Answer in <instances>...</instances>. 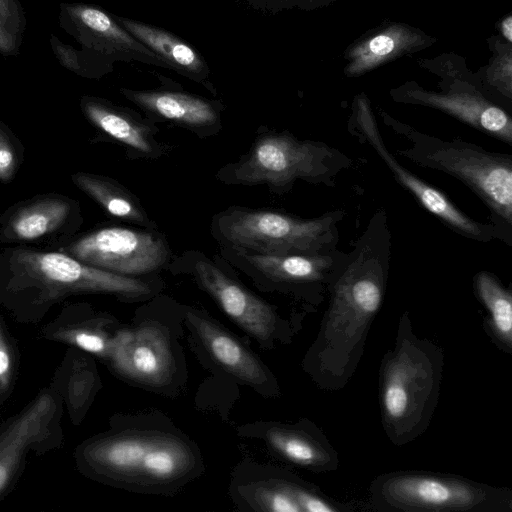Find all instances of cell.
<instances>
[{"mask_svg":"<svg viewBox=\"0 0 512 512\" xmlns=\"http://www.w3.org/2000/svg\"><path fill=\"white\" fill-rule=\"evenodd\" d=\"M391 247L387 213L379 208L329 282L328 307L301 361L304 373L321 390L343 389L359 366L384 301Z\"/></svg>","mask_w":512,"mask_h":512,"instance_id":"cell-1","label":"cell"},{"mask_svg":"<svg viewBox=\"0 0 512 512\" xmlns=\"http://www.w3.org/2000/svg\"><path fill=\"white\" fill-rule=\"evenodd\" d=\"M78 472L130 493L173 496L206 471L198 444L161 411L114 414L73 452Z\"/></svg>","mask_w":512,"mask_h":512,"instance_id":"cell-2","label":"cell"},{"mask_svg":"<svg viewBox=\"0 0 512 512\" xmlns=\"http://www.w3.org/2000/svg\"><path fill=\"white\" fill-rule=\"evenodd\" d=\"M16 259L9 277L0 281V304L23 324L40 322L54 304L73 295L105 294L144 303L165 289L159 274L127 277L59 252L21 251Z\"/></svg>","mask_w":512,"mask_h":512,"instance_id":"cell-3","label":"cell"},{"mask_svg":"<svg viewBox=\"0 0 512 512\" xmlns=\"http://www.w3.org/2000/svg\"><path fill=\"white\" fill-rule=\"evenodd\" d=\"M443 365V349L415 334L409 312H403L394 346L379 368L381 423L393 445L414 441L430 425L439 402Z\"/></svg>","mask_w":512,"mask_h":512,"instance_id":"cell-4","label":"cell"},{"mask_svg":"<svg viewBox=\"0 0 512 512\" xmlns=\"http://www.w3.org/2000/svg\"><path fill=\"white\" fill-rule=\"evenodd\" d=\"M184 335L182 304L158 294L137 308L130 324L119 327L104 363L132 386L176 398L189 378Z\"/></svg>","mask_w":512,"mask_h":512,"instance_id":"cell-5","label":"cell"},{"mask_svg":"<svg viewBox=\"0 0 512 512\" xmlns=\"http://www.w3.org/2000/svg\"><path fill=\"white\" fill-rule=\"evenodd\" d=\"M384 124L409 145L398 156L428 169L446 173L469 188L487 207L490 222L512 239V156L454 138L426 134L381 112Z\"/></svg>","mask_w":512,"mask_h":512,"instance_id":"cell-6","label":"cell"},{"mask_svg":"<svg viewBox=\"0 0 512 512\" xmlns=\"http://www.w3.org/2000/svg\"><path fill=\"white\" fill-rule=\"evenodd\" d=\"M352 164L350 157L322 141L268 130L259 133L237 161L222 167L216 178L228 185H266L284 194L299 180L334 187L336 177Z\"/></svg>","mask_w":512,"mask_h":512,"instance_id":"cell-7","label":"cell"},{"mask_svg":"<svg viewBox=\"0 0 512 512\" xmlns=\"http://www.w3.org/2000/svg\"><path fill=\"white\" fill-rule=\"evenodd\" d=\"M344 211L305 219L284 212L231 206L215 214L211 234L218 245L267 255H313L336 250Z\"/></svg>","mask_w":512,"mask_h":512,"instance_id":"cell-8","label":"cell"},{"mask_svg":"<svg viewBox=\"0 0 512 512\" xmlns=\"http://www.w3.org/2000/svg\"><path fill=\"white\" fill-rule=\"evenodd\" d=\"M168 270L174 275L190 276L226 317L263 351L291 344L309 312L283 314L276 305L256 295L229 273L220 259H211L197 250L174 256Z\"/></svg>","mask_w":512,"mask_h":512,"instance_id":"cell-9","label":"cell"},{"mask_svg":"<svg viewBox=\"0 0 512 512\" xmlns=\"http://www.w3.org/2000/svg\"><path fill=\"white\" fill-rule=\"evenodd\" d=\"M369 505L382 512H512V490L452 474L393 471L370 483Z\"/></svg>","mask_w":512,"mask_h":512,"instance_id":"cell-10","label":"cell"},{"mask_svg":"<svg viewBox=\"0 0 512 512\" xmlns=\"http://www.w3.org/2000/svg\"><path fill=\"white\" fill-rule=\"evenodd\" d=\"M347 130L359 143L367 145L389 169L395 181L402 186L427 212L458 235L472 241L488 243L501 240L512 244L497 226L483 223L469 217L457 207L440 189L432 186L411 172L387 147L371 110L370 102L364 95L355 99Z\"/></svg>","mask_w":512,"mask_h":512,"instance_id":"cell-11","label":"cell"},{"mask_svg":"<svg viewBox=\"0 0 512 512\" xmlns=\"http://www.w3.org/2000/svg\"><path fill=\"white\" fill-rule=\"evenodd\" d=\"M182 314L190 347L207 370L265 399L280 397L276 375L240 337L205 310L182 304Z\"/></svg>","mask_w":512,"mask_h":512,"instance_id":"cell-12","label":"cell"},{"mask_svg":"<svg viewBox=\"0 0 512 512\" xmlns=\"http://www.w3.org/2000/svg\"><path fill=\"white\" fill-rule=\"evenodd\" d=\"M228 495L243 512H351L292 471L256 461L240 460L233 468Z\"/></svg>","mask_w":512,"mask_h":512,"instance_id":"cell-13","label":"cell"},{"mask_svg":"<svg viewBox=\"0 0 512 512\" xmlns=\"http://www.w3.org/2000/svg\"><path fill=\"white\" fill-rule=\"evenodd\" d=\"M345 253L267 255L219 245V256L261 291L289 296L313 309L323 300Z\"/></svg>","mask_w":512,"mask_h":512,"instance_id":"cell-14","label":"cell"},{"mask_svg":"<svg viewBox=\"0 0 512 512\" xmlns=\"http://www.w3.org/2000/svg\"><path fill=\"white\" fill-rule=\"evenodd\" d=\"M62 400L49 383L0 424V501L15 489L27 458L60 449L64 443Z\"/></svg>","mask_w":512,"mask_h":512,"instance_id":"cell-15","label":"cell"},{"mask_svg":"<svg viewBox=\"0 0 512 512\" xmlns=\"http://www.w3.org/2000/svg\"><path fill=\"white\" fill-rule=\"evenodd\" d=\"M66 250L87 265L127 277L159 274L169 268L174 257L157 229L123 226L95 230Z\"/></svg>","mask_w":512,"mask_h":512,"instance_id":"cell-16","label":"cell"},{"mask_svg":"<svg viewBox=\"0 0 512 512\" xmlns=\"http://www.w3.org/2000/svg\"><path fill=\"white\" fill-rule=\"evenodd\" d=\"M240 438L261 443L275 458L313 473L337 470L339 456L322 430L307 418L295 422L256 420L235 429Z\"/></svg>","mask_w":512,"mask_h":512,"instance_id":"cell-17","label":"cell"},{"mask_svg":"<svg viewBox=\"0 0 512 512\" xmlns=\"http://www.w3.org/2000/svg\"><path fill=\"white\" fill-rule=\"evenodd\" d=\"M60 27L81 48L111 61L140 62L167 68L150 49L125 30L113 17L99 7L83 3H61Z\"/></svg>","mask_w":512,"mask_h":512,"instance_id":"cell-18","label":"cell"},{"mask_svg":"<svg viewBox=\"0 0 512 512\" xmlns=\"http://www.w3.org/2000/svg\"><path fill=\"white\" fill-rule=\"evenodd\" d=\"M395 98L410 104L437 109L471 128L512 145V119L501 107L486 99L474 87L454 83L446 92L405 87Z\"/></svg>","mask_w":512,"mask_h":512,"instance_id":"cell-19","label":"cell"},{"mask_svg":"<svg viewBox=\"0 0 512 512\" xmlns=\"http://www.w3.org/2000/svg\"><path fill=\"white\" fill-rule=\"evenodd\" d=\"M119 92L154 123L169 122L200 138L215 135L221 130L222 105L218 101L175 90L120 88Z\"/></svg>","mask_w":512,"mask_h":512,"instance_id":"cell-20","label":"cell"},{"mask_svg":"<svg viewBox=\"0 0 512 512\" xmlns=\"http://www.w3.org/2000/svg\"><path fill=\"white\" fill-rule=\"evenodd\" d=\"M121 325L109 313L96 311L88 304H75L64 308L43 325L39 337L80 349L104 363Z\"/></svg>","mask_w":512,"mask_h":512,"instance_id":"cell-21","label":"cell"},{"mask_svg":"<svg viewBox=\"0 0 512 512\" xmlns=\"http://www.w3.org/2000/svg\"><path fill=\"white\" fill-rule=\"evenodd\" d=\"M81 107L97 128L124 145L132 156L155 159L169 149L156 137L159 132L156 123L129 108L92 96H84Z\"/></svg>","mask_w":512,"mask_h":512,"instance_id":"cell-22","label":"cell"},{"mask_svg":"<svg viewBox=\"0 0 512 512\" xmlns=\"http://www.w3.org/2000/svg\"><path fill=\"white\" fill-rule=\"evenodd\" d=\"M49 383L75 426L86 418L103 386L95 357L73 347H68Z\"/></svg>","mask_w":512,"mask_h":512,"instance_id":"cell-23","label":"cell"},{"mask_svg":"<svg viewBox=\"0 0 512 512\" xmlns=\"http://www.w3.org/2000/svg\"><path fill=\"white\" fill-rule=\"evenodd\" d=\"M115 20L139 42L156 54L168 69L197 82L210 91L211 70L203 56L174 33L131 18L113 15Z\"/></svg>","mask_w":512,"mask_h":512,"instance_id":"cell-24","label":"cell"},{"mask_svg":"<svg viewBox=\"0 0 512 512\" xmlns=\"http://www.w3.org/2000/svg\"><path fill=\"white\" fill-rule=\"evenodd\" d=\"M474 292L485 307L488 317L485 330L494 344L512 353V291L496 275L482 270L473 277Z\"/></svg>","mask_w":512,"mask_h":512,"instance_id":"cell-25","label":"cell"},{"mask_svg":"<svg viewBox=\"0 0 512 512\" xmlns=\"http://www.w3.org/2000/svg\"><path fill=\"white\" fill-rule=\"evenodd\" d=\"M73 181L110 215L142 228L157 229L140 200L118 182L87 173H77Z\"/></svg>","mask_w":512,"mask_h":512,"instance_id":"cell-26","label":"cell"},{"mask_svg":"<svg viewBox=\"0 0 512 512\" xmlns=\"http://www.w3.org/2000/svg\"><path fill=\"white\" fill-rule=\"evenodd\" d=\"M418 35L403 26L393 25L356 46L350 53L346 69L349 75H359L373 69L402 51L413 47Z\"/></svg>","mask_w":512,"mask_h":512,"instance_id":"cell-27","label":"cell"},{"mask_svg":"<svg viewBox=\"0 0 512 512\" xmlns=\"http://www.w3.org/2000/svg\"><path fill=\"white\" fill-rule=\"evenodd\" d=\"M69 213L62 200L46 199L22 209L11 222L14 236L22 240L39 238L58 227Z\"/></svg>","mask_w":512,"mask_h":512,"instance_id":"cell-28","label":"cell"},{"mask_svg":"<svg viewBox=\"0 0 512 512\" xmlns=\"http://www.w3.org/2000/svg\"><path fill=\"white\" fill-rule=\"evenodd\" d=\"M49 43L60 65L78 76L100 79L113 71V62L90 50L84 48L76 49L62 42L53 33L50 34Z\"/></svg>","mask_w":512,"mask_h":512,"instance_id":"cell-29","label":"cell"},{"mask_svg":"<svg viewBox=\"0 0 512 512\" xmlns=\"http://www.w3.org/2000/svg\"><path fill=\"white\" fill-rule=\"evenodd\" d=\"M26 16L20 0H0V54L17 56L25 30Z\"/></svg>","mask_w":512,"mask_h":512,"instance_id":"cell-30","label":"cell"},{"mask_svg":"<svg viewBox=\"0 0 512 512\" xmlns=\"http://www.w3.org/2000/svg\"><path fill=\"white\" fill-rule=\"evenodd\" d=\"M19 367L20 351L17 341L0 316V408L14 391Z\"/></svg>","mask_w":512,"mask_h":512,"instance_id":"cell-31","label":"cell"},{"mask_svg":"<svg viewBox=\"0 0 512 512\" xmlns=\"http://www.w3.org/2000/svg\"><path fill=\"white\" fill-rule=\"evenodd\" d=\"M15 154L5 135L0 131V179L7 180L15 168Z\"/></svg>","mask_w":512,"mask_h":512,"instance_id":"cell-32","label":"cell"},{"mask_svg":"<svg viewBox=\"0 0 512 512\" xmlns=\"http://www.w3.org/2000/svg\"><path fill=\"white\" fill-rule=\"evenodd\" d=\"M511 16H508L503 22H502V33L504 37L507 38L508 41L512 40V22H511Z\"/></svg>","mask_w":512,"mask_h":512,"instance_id":"cell-33","label":"cell"}]
</instances>
